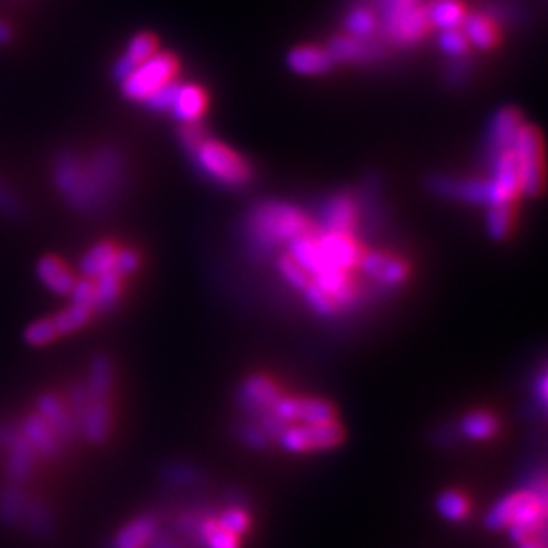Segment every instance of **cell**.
Masks as SVG:
<instances>
[{
    "mask_svg": "<svg viewBox=\"0 0 548 548\" xmlns=\"http://www.w3.org/2000/svg\"><path fill=\"white\" fill-rule=\"evenodd\" d=\"M23 437L31 443V447L35 449L37 457H43V459H55L61 449H63V443L59 441V437L55 435V431L37 415H29L23 425L19 427Z\"/></svg>",
    "mask_w": 548,
    "mask_h": 548,
    "instance_id": "cell-19",
    "label": "cell"
},
{
    "mask_svg": "<svg viewBox=\"0 0 548 548\" xmlns=\"http://www.w3.org/2000/svg\"><path fill=\"white\" fill-rule=\"evenodd\" d=\"M427 15L431 27H437L441 31L461 29L463 19L467 17L463 0H429Z\"/></svg>",
    "mask_w": 548,
    "mask_h": 548,
    "instance_id": "cell-23",
    "label": "cell"
},
{
    "mask_svg": "<svg viewBox=\"0 0 548 548\" xmlns=\"http://www.w3.org/2000/svg\"><path fill=\"white\" fill-rule=\"evenodd\" d=\"M159 532V518L155 514H141L126 522L108 548H147L153 536Z\"/></svg>",
    "mask_w": 548,
    "mask_h": 548,
    "instance_id": "cell-16",
    "label": "cell"
},
{
    "mask_svg": "<svg viewBox=\"0 0 548 548\" xmlns=\"http://www.w3.org/2000/svg\"><path fill=\"white\" fill-rule=\"evenodd\" d=\"M216 520H218L220 528L232 532L238 538H242L250 530V522H252L248 510L238 504H232L226 510H222L220 514H216Z\"/></svg>",
    "mask_w": 548,
    "mask_h": 548,
    "instance_id": "cell-37",
    "label": "cell"
},
{
    "mask_svg": "<svg viewBox=\"0 0 548 548\" xmlns=\"http://www.w3.org/2000/svg\"><path fill=\"white\" fill-rule=\"evenodd\" d=\"M179 74V61L171 53L157 51L151 59L136 67L122 82V92L128 100L147 102L155 92L175 82Z\"/></svg>",
    "mask_w": 548,
    "mask_h": 548,
    "instance_id": "cell-5",
    "label": "cell"
},
{
    "mask_svg": "<svg viewBox=\"0 0 548 548\" xmlns=\"http://www.w3.org/2000/svg\"><path fill=\"white\" fill-rule=\"evenodd\" d=\"M482 13L488 15L498 25H512V27L528 23V17H530L522 0H486Z\"/></svg>",
    "mask_w": 548,
    "mask_h": 548,
    "instance_id": "cell-26",
    "label": "cell"
},
{
    "mask_svg": "<svg viewBox=\"0 0 548 548\" xmlns=\"http://www.w3.org/2000/svg\"><path fill=\"white\" fill-rule=\"evenodd\" d=\"M516 205H494L486 214V230L494 240H506L514 228Z\"/></svg>",
    "mask_w": 548,
    "mask_h": 548,
    "instance_id": "cell-34",
    "label": "cell"
},
{
    "mask_svg": "<svg viewBox=\"0 0 548 548\" xmlns=\"http://www.w3.org/2000/svg\"><path fill=\"white\" fill-rule=\"evenodd\" d=\"M522 126H524V120H522V114L516 108H512V106L500 108L492 116V120L488 124V130H486L484 159L488 161L494 155L512 149Z\"/></svg>",
    "mask_w": 548,
    "mask_h": 548,
    "instance_id": "cell-12",
    "label": "cell"
},
{
    "mask_svg": "<svg viewBox=\"0 0 548 548\" xmlns=\"http://www.w3.org/2000/svg\"><path fill=\"white\" fill-rule=\"evenodd\" d=\"M7 453V475L13 484H23L33 475L37 453L31 447V443L23 437L21 429L11 439V443L5 447Z\"/></svg>",
    "mask_w": 548,
    "mask_h": 548,
    "instance_id": "cell-17",
    "label": "cell"
},
{
    "mask_svg": "<svg viewBox=\"0 0 548 548\" xmlns=\"http://www.w3.org/2000/svg\"><path fill=\"white\" fill-rule=\"evenodd\" d=\"M114 386V368L106 356H96L90 364L86 388L92 400H108Z\"/></svg>",
    "mask_w": 548,
    "mask_h": 548,
    "instance_id": "cell-27",
    "label": "cell"
},
{
    "mask_svg": "<svg viewBox=\"0 0 548 548\" xmlns=\"http://www.w3.org/2000/svg\"><path fill=\"white\" fill-rule=\"evenodd\" d=\"M197 548H240V538L220 528L216 514H210L199 526Z\"/></svg>",
    "mask_w": 548,
    "mask_h": 548,
    "instance_id": "cell-30",
    "label": "cell"
},
{
    "mask_svg": "<svg viewBox=\"0 0 548 548\" xmlns=\"http://www.w3.org/2000/svg\"><path fill=\"white\" fill-rule=\"evenodd\" d=\"M388 43L380 37H368V39H358L352 35H335L327 51L331 53L335 63H350V65H374L380 63L386 53H388Z\"/></svg>",
    "mask_w": 548,
    "mask_h": 548,
    "instance_id": "cell-10",
    "label": "cell"
},
{
    "mask_svg": "<svg viewBox=\"0 0 548 548\" xmlns=\"http://www.w3.org/2000/svg\"><path fill=\"white\" fill-rule=\"evenodd\" d=\"M122 297V279L116 272H104L94 279V313H106L118 305Z\"/></svg>",
    "mask_w": 548,
    "mask_h": 548,
    "instance_id": "cell-29",
    "label": "cell"
},
{
    "mask_svg": "<svg viewBox=\"0 0 548 548\" xmlns=\"http://www.w3.org/2000/svg\"><path fill=\"white\" fill-rule=\"evenodd\" d=\"M270 413L285 425H311L337 421L335 406L323 398L283 394Z\"/></svg>",
    "mask_w": 548,
    "mask_h": 548,
    "instance_id": "cell-9",
    "label": "cell"
},
{
    "mask_svg": "<svg viewBox=\"0 0 548 548\" xmlns=\"http://www.w3.org/2000/svg\"><path fill=\"white\" fill-rule=\"evenodd\" d=\"M19 212H21V201L11 189H7L3 183H0V214L15 216Z\"/></svg>",
    "mask_w": 548,
    "mask_h": 548,
    "instance_id": "cell-46",
    "label": "cell"
},
{
    "mask_svg": "<svg viewBox=\"0 0 548 548\" xmlns=\"http://www.w3.org/2000/svg\"><path fill=\"white\" fill-rule=\"evenodd\" d=\"M486 524L492 530H508L510 538L520 544L548 532V506L534 488L526 486L500 498L490 508Z\"/></svg>",
    "mask_w": 548,
    "mask_h": 548,
    "instance_id": "cell-3",
    "label": "cell"
},
{
    "mask_svg": "<svg viewBox=\"0 0 548 548\" xmlns=\"http://www.w3.org/2000/svg\"><path fill=\"white\" fill-rule=\"evenodd\" d=\"M238 439L246 445V447H250V449H264L266 445H268V437L264 435V431L256 425V423H252V421H246V423H242L240 427H238Z\"/></svg>",
    "mask_w": 548,
    "mask_h": 548,
    "instance_id": "cell-42",
    "label": "cell"
},
{
    "mask_svg": "<svg viewBox=\"0 0 548 548\" xmlns=\"http://www.w3.org/2000/svg\"><path fill=\"white\" fill-rule=\"evenodd\" d=\"M287 65L291 72H295L299 76H323V74L331 72L337 63L333 61L327 47L301 45L289 53Z\"/></svg>",
    "mask_w": 548,
    "mask_h": 548,
    "instance_id": "cell-15",
    "label": "cell"
},
{
    "mask_svg": "<svg viewBox=\"0 0 548 548\" xmlns=\"http://www.w3.org/2000/svg\"><path fill=\"white\" fill-rule=\"evenodd\" d=\"M346 35L358 37V39H368L378 33V17L368 5H350V11L344 19Z\"/></svg>",
    "mask_w": 548,
    "mask_h": 548,
    "instance_id": "cell-31",
    "label": "cell"
},
{
    "mask_svg": "<svg viewBox=\"0 0 548 548\" xmlns=\"http://www.w3.org/2000/svg\"><path fill=\"white\" fill-rule=\"evenodd\" d=\"M437 43H439V49H441L449 59L463 57V55H467V51H469V41H467V37L463 35L461 29H447V31H441Z\"/></svg>",
    "mask_w": 548,
    "mask_h": 548,
    "instance_id": "cell-39",
    "label": "cell"
},
{
    "mask_svg": "<svg viewBox=\"0 0 548 548\" xmlns=\"http://www.w3.org/2000/svg\"><path fill=\"white\" fill-rule=\"evenodd\" d=\"M29 504V494L21 488V484H11L0 492V522L7 526H19L25 520Z\"/></svg>",
    "mask_w": 548,
    "mask_h": 548,
    "instance_id": "cell-25",
    "label": "cell"
},
{
    "mask_svg": "<svg viewBox=\"0 0 548 548\" xmlns=\"http://www.w3.org/2000/svg\"><path fill=\"white\" fill-rule=\"evenodd\" d=\"M512 151L518 161L522 195H530V197L540 195L546 183L544 145H542L540 132L534 126L524 124L516 136Z\"/></svg>",
    "mask_w": 548,
    "mask_h": 548,
    "instance_id": "cell-6",
    "label": "cell"
},
{
    "mask_svg": "<svg viewBox=\"0 0 548 548\" xmlns=\"http://www.w3.org/2000/svg\"><path fill=\"white\" fill-rule=\"evenodd\" d=\"M72 303L76 305H84V307H90L94 311V281L92 279H78L72 293Z\"/></svg>",
    "mask_w": 548,
    "mask_h": 548,
    "instance_id": "cell-44",
    "label": "cell"
},
{
    "mask_svg": "<svg viewBox=\"0 0 548 548\" xmlns=\"http://www.w3.org/2000/svg\"><path fill=\"white\" fill-rule=\"evenodd\" d=\"M205 136H208V132H205L203 126H199V122L185 124L183 130L179 132V143L187 153H191L195 147L201 145V141L205 139Z\"/></svg>",
    "mask_w": 548,
    "mask_h": 548,
    "instance_id": "cell-43",
    "label": "cell"
},
{
    "mask_svg": "<svg viewBox=\"0 0 548 548\" xmlns=\"http://www.w3.org/2000/svg\"><path fill=\"white\" fill-rule=\"evenodd\" d=\"M118 248L112 242H100L92 246L80 260V272L84 279H98L104 272H110L114 266Z\"/></svg>",
    "mask_w": 548,
    "mask_h": 548,
    "instance_id": "cell-24",
    "label": "cell"
},
{
    "mask_svg": "<svg viewBox=\"0 0 548 548\" xmlns=\"http://www.w3.org/2000/svg\"><path fill=\"white\" fill-rule=\"evenodd\" d=\"M461 435L471 441H488L498 435L500 423L492 413L486 410H475L461 419Z\"/></svg>",
    "mask_w": 548,
    "mask_h": 548,
    "instance_id": "cell-28",
    "label": "cell"
},
{
    "mask_svg": "<svg viewBox=\"0 0 548 548\" xmlns=\"http://www.w3.org/2000/svg\"><path fill=\"white\" fill-rule=\"evenodd\" d=\"M208 108V96L195 84H177L169 112L183 124H195Z\"/></svg>",
    "mask_w": 548,
    "mask_h": 548,
    "instance_id": "cell-18",
    "label": "cell"
},
{
    "mask_svg": "<svg viewBox=\"0 0 548 548\" xmlns=\"http://www.w3.org/2000/svg\"><path fill=\"white\" fill-rule=\"evenodd\" d=\"M364 214V201L350 191H341L321 203L317 226L331 232L358 234Z\"/></svg>",
    "mask_w": 548,
    "mask_h": 548,
    "instance_id": "cell-8",
    "label": "cell"
},
{
    "mask_svg": "<svg viewBox=\"0 0 548 548\" xmlns=\"http://www.w3.org/2000/svg\"><path fill=\"white\" fill-rule=\"evenodd\" d=\"M195 169L226 189H244L254 179L252 165L232 147L205 136L199 147L189 153Z\"/></svg>",
    "mask_w": 548,
    "mask_h": 548,
    "instance_id": "cell-4",
    "label": "cell"
},
{
    "mask_svg": "<svg viewBox=\"0 0 548 548\" xmlns=\"http://www.w3.org/2000/svg\"><path fill=\"white\" fill-rule=\"evenodd\" d=\"M55 185L78 212H100L120 193L122 159L102 149L88 159L65 153L55 163Z\"/></svg>",
    "mask_w": 548,
    "mask_h": 548,
    "instance_id": "cell-1",
    "label": "cell"
},
{
    "mask_svg": "<svg viewBox=\"0 0 548 548\" xmlns=\"http://www.w3.org/2000/svg\"><path fill=\"white\" fill-rule=\"evenodd\" d=\"M437 512L449 522H463L471 512V502L463 492L447 490L437 498Z\"/></svg>",
    "mask_w": 548,
    "mask_h": 548,
    "instance_id": "cell-35",
    "label": "cell"
},
{
    "mask_svg": "<svg viewBox=\"0 0 548 548\" xmlns=\"http://www.w3.org/2000/svg\"><path fill=\"white\" fill-rule=\"evenodd\" d=\"M311 226V218L297 205L270 199L256 203L250 210L244 234L252 250L260 256H266L283 246H289Z\"/></svg>",
    "mask_w": 548,
    "mask_h": 548,
    "instance_id": "cell-2",
    "label": "cell"
},
{
    "mask_svg": "<svg viewBox=\"0 0 548 548\" xmlns=\"http://www.w3.org/2000/svg\"><path fill=\"white\" fill-rule=\"evenodd\" d=\"M139 266H141L139 252L132 250V248H118L112 272H116L120 279L130 277V274H134L136 270H139Z\"/></svg>",
    "mask_w": 548,
    "mask_h": 548,
    "instance_id": "cell-41",
    "label": "cell"
},
{
    "mask_svg": "<svg viewBox=\"0 0 548 548\" xmlns=\"http://www.w3.org/2000/svg\"><path fill=\"white\" fill-rule=\"evenodd\" d=\"M471 76H473V61L469 59V55L451 59L445 70V82L449 86H463L465 82L471 80Z\"/></svg>",
    "mask_w": 548,
    "mask_h": 548,
    "instance_id": "cell-40",
    "label": "cell"
},
{
    "mask_svg": "<svg viewBox=\"0 0 548 548\" xmlns=\"http://www.w3.org/2000/svg\"><path fill=\"white\" fill-rule=\"evenodd\" d=\"M57 339H59V333H57V329H55L51 317L33 321V323L25 329V341H27L29 346H33V348L49 346V344H53V341H57Z\"/></svg>",
    "mask_w": 548,
    "mask_h": 548,
    "instance_id": "cell-38",
    "label": "cell"
},
{
    "mask_svg": "<svg viewBox=\"0 0 548 548\" xmlns=\"http://www.w3.org/2000/svg\"><path fill=\"white\" fill-rule=\"evenodd\" d=\"M463 35L467 37L469 45H475L477 49H494L498 43V23H494L488 15L484 13H475L467 15L461 25Z\"/></svg>",
    "mask_w": 548,
    "mask_h": 548,
    "instance_id": "cell-22",
    "label": "cell"
},
{
    "mask_svg": "<svg viewBox=\"0 0 548 548\" xmlns=\"http://www.w3.org/2000/svg\"><path fill=\"white\" fill-rule=\"evenodd\" d=\"M147 548H185V546H183V542L177 536H171V534H165V532H157L153 536V540L149 542Z\"/></svg>",
    "mask_w": 548,
    "mask_h": 548,
    "instance_id": "cell-48",
    "label": "cell"
},
{
    "mask_svg": "<svg viewBox=\"0 0 548 548\" xmlns=\"http://www.w3.org/2000/svg\"><path fill=\"white\" fill-rule=\"evenodd\" d=\"M157 51H159V43H157L155 35L139 33L136 37H132L124 55L116 61V67H114L116 78L124 80L128 74H132L136 70V67L143 65L147 59H151Z\"/></svg>",
    "mask_w": 548,
    "mask_h": 548,
    "instance_id": "cell-20",
    "label": "cell"
},
{
    "mask_svg": "<svg viewBox=\"0 0 548 548\" xmlns=\"http://www.w3.org/2000/svg\"><path fill=\"white\" fill-rule=\"evenodd\" d=\"M344 439V427L339 425V421H329L311 425H287L277 437V443L287 453H319L339 447Z\"/></svg>",
    "mask_w": 548,
    "mask_h": 548,
    "instance_id": "cell-7",
    "label": "cell"
},
{
    "mask_svg": "<svg viewBox=\"0 0 548 548\" xmlns=\"http://www.w3.org/2000/svg\"><path fill=\"white\" fill-rule=\"evenodd\" d=\"M281 396L283 390L277 382L270 380L268 376L256 374L242 382L238 390V404L250 419H256L270 413Z\"/></svg>",
    "mask_w": 548,
    "mask_h": 548,
    "instance_id": "cell-11",
    "label": "cell"
},
{
    "mask_svg": "<svg viewBox=\"0 0 548 548\" xmlns=\"http://www.w3.org/2000/svg\"><path fill=\"white\" fill-rule=\"evenodd\" d=\"M165 486L175 488V490H185V488H195L203 484V471L193 467L191 463L185 461H175L167 465L161 473Z\"/></svg>",
    "mask_w": 548,
    "mask_h": 548,
    "instance_id": "cell-32",
    "label": "cell"
},
{
    "mask_svg": "<svg viewBox=\"0 0 548 548\" xmlns=\"http://www.w3.org/2000/svg\"><path fill=\"white\" fill-rule=\"evenodd\" d=\"M546 3H548V0H546Z\"/></svg>",
    "mask_w": 548,
    "mask_h": 548,
    "instance_id": "cell-51",
    "label": "cell"
},
{
    "mask_svg": "<svg viewBox=\"0 0 548 548\" xmlns=\"http://www.w3.org/2000/svg\"><path fill=\"white\" fill-rule=\"evenodd\" d=\"M78 433L84 435V439L92 445H102L108 439L110 425H112V410L108 400H92L82 410L80 417L76 419Z\"/></svg>",
    "mask_w": 548,
    "mask_h": 548,
    "instance_id": "cell-14",
    "label": "cell"
},
{
    "mask_svg": "<svg viewBox=\"0 0 548 548\" xmlns=\"http://www.w3.org/2000/svg\"><path fill=\"white\" fill-rule=\"evenodd\" d=\"M37 277L39 281L55 295L59 297H65V295H70L74 285H76V277H74V272L67 268L59 258L55 256H45L39 260L37 264Z\"/></svg>",
    "mask_w": 548,
    "mask_h": 548,
    "instance_id": "cell-21",
    "label": "cell"
},
{
    "mask_svg": "<svg viewBox=\"0 0 548 548\" xmlns=\"http://www.w3.org/2000/svg\"><path fill=\"white\" fill-rule=\"evenodd\" d=\"M354 3H362V0H352V5H354Z\"/></svg>",
    "mask_w": 548,
    "mask_h": 548,
    "instance_id": "cell-50",
    "label": "cell"
},
{
    "mask_svg": "<svg viewBox=\"0 0 548 548\" xmlns=\"http://www.w3.org/2000/svg\"><path fill=\"white\" fill-rule=\"evenodd\" d=\"M534 398L542 406L544 413L548 415V368L538 374L534 380Z\"/></svg>",
    "mask_w": 548,
    "mask_h": 548,
    "instance_id": "cell-47",
    "label": "cell"
},
{
    "mask_svg": "<svg viewBox=\"0 0 548 548\" xmlns=\"http://www.w3.org/2000/svg\"><path fill=\"white\" fill-rule=\"evenodd\" d=\"M94 311L90 307H84V305H76V303H70V307H65L63 311H59L57 315H53V325L59 333V337L63 335H70V333H76L80 331L82 327H86L92 319Z\"/></svg>",
    "mask_w": 548,
    "mask_h": 548,
    "instance_id": "cell-33",
    "label": "cell"
},
{
    "mask_svg": "<svg viewBox=\"0 0 548 548\" xmlns=\"http://www.w3.org/2000/svg\"><path fill=\"white\" fill-rule=\"evenodd\" d=\"M35 413L55 431V435L59 437L63 445L72 443L76 439L78 435L76 419L72 415V410L67 408V404L59 396L51 392L41 394L35 402Z\"/></svg>",
    "mask_w": 548,
    "mask_h": 548,
    "instance_id": "cell-13",
    "label": "cell"
},
{
    "mask_svg": "<svg viewBox=\"0 0 548 548\" xmlns=\"http://www.w3.org/2000/svg\"><path fill=\"white\" fill-rule=\"evenodd\" d=\"M23 522L31 528V532H35L39 536H45L53 530V514L49 510V506L35 498H29Z\"/></svg>",
    "mask_w": 548,
    "mask_h": 548,
    "instance_id": "cell-36",
    "label": "cell"
},
{
    "mask_svg": "<svg viewBox=\"0 0 548 548\" xmlns=\"http://www.w3.org/2000/svg\"><path fill=\"white\" fill-rule=\"evenodd\" d=\"M177 80L175 82H171V84H167L165 88H161L159 92H155L145 104L149 106V108H153V110H157V112H169V108H171V102H173V96H175V88H177Z\"/></svg>",
    "mask_w": 548,
    "mask_h": 548,
    "instance_id": "cell-45",
    "label": "cell"
},
{
    "mask_svg": "<svg viewBox=\"0 0 548 548\" xmlns=\"http://www.w3.org/2000/svg\"><path fill=\"white\" fill-rule=\"evenodd\" d=\"M9 37H11L9 27H7L3 21H0V45H5V43L9 41Z\"/></svg>",
    "mask_w": 548,
    "mask_h": 548,
    "instance_id": "cell-49",
    "label": "cell"
}]
</instances>
